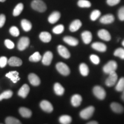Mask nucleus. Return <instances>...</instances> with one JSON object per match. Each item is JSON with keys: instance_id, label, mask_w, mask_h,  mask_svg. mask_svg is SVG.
Segmentation results:
<instances>
[{"instance_id": "26", "label": "nucleus", "mask_w": 124, "mask_h": 124, "mask_svg": "<svg viewBox=\"0 0 124 124\" xmlns=\"http://www.w3.org/2000/svg\"><path fill=\"white\" fill-rule=\"evenodd\" d=\"M60 18V13L59 12H54L49 15L48 18V22L51 24H55L56 22H58V20Z\"/></svg>"}, {"instance_id": "18", "label": "nucleus", "mask_w": 124, "mask_h": 124, "mask_svg": "<svg viewBox=\"0 0 124 124\" xmlns=\"http://www.w3.org/2000/svg\"><path fill=\"white\" fill-rule=\"evenodd\" d=\"M114 17L111 14L104 15L100 18V21L103 24H110L114 21Z\"/></svg>"}, {"instance_id": "49", "label": "nucleus", "mask_w": 124, "mask_h": 124, "mask_svg": "<svg viewBox=\"0 0 124 124\" xmlns=\"http://www.w3.org/2000/svg\"><path fill=\"white\" fill-rule=\"evenodd\" d=\"M5 1H6V0H0V2H5Z\"/></svg>"}, {"instance_id": "3", "label": "nucleus", "mask_w": 124, "mask_h": 124, "mask_svg": "<svg viewBox=\"0 0 124 124\" xmlns=\"http://www.w3.org/2000/svg\"><path fill=\"white\" fill-rule=\"evenodd\" d=\"M95 108L94 106H89L83 110H82L79 113V116L82 119L85 120H87L92 117V116L95 112Z\"/></svg>"}, {"instance_id": "31", "label": "nucleus", "mask_w": 124, "mask_h": 124, "mask_svg": "<svg viewBox=\"0 0 124 124\" xmlns=\"http://www.w3.org/2000/svg\"><path fill=\"white\" fill-rule=\"evenodd\" d=\"M23 9H24V5L22 3L18 4L16 6V7L14 9L13 12V15L14 16H18L21 14L23 12Z\"/></svg>"}, {"instance_id": "11", "label": "nucleus", "mask_w": 124, "mask_h": 124, "mask_svg": "<svg viewBox=\"0 0 124 124\" xmlns=\"http://www.w3.org/2000/svg\"><path fill=\"white\" fill-rule=\"evenodd\" d=\"M98 36L100 38V39L102 40H104L106 41H109L111 39V36L110 33L108 32L106 29H102L98 31L97 33Z\"/></svg>"}, {"instance_id": "8", "label": "nucleus", "mask_w": 124, "mask_h": 124, "mask_svg": "<svg viewBox=\"0 0 124 124\" xmlns=\"http://www.w3.org/2000/svg\"><path fill=\"white\" fill-rule=\"evenodd\" d=\"M30 40L28 37H22L17 43V48L20 51H24L29 46Z\"/></svg>"}, {"instance_id": "1", "label": "nucleus", "mask_w": 124, "mask_h": 124, "mask_svg": "<svg viewBox=\"0 0 124 124\" xmlns=\"http://www.w3.org/2000/svg\"><path fill=\"white\" fill-rule=\"evenodd\" d=\"M93 95L96 98L100 101L104 100L106 97V91L103 87L99 85H96L93 87L92 89Z\"/></svg>"}, {"instance_id": "33", "label": "nucleus", "mask_w": 124, "mask_h": 124, "mask_svg": "<svg viewBox=\"0 0 124 124\" xmlns=\"http://www.w3.org/2000/svg\"><path fill=\"white\" fill-rule=\"evenodd\" d=\"M12 95H13V92L12 90H9L5 91L0 94V101L2 100H5V99L10 98Z\"/></svg>"}, {"instance_id": "29", "label": "nucleus", "mask_w": 124, "mask_h": 124, "mask_svg": "<svg viewBox=\"0 0 124 124\" xmlns=\"http://www.w3.org/2000/svg\"><path fill=\"white\" fill-rule=\"evenodd\" d=\"M72 118L69 115H62L59 118V121L61 124H70L72 122Z\"/></svg>"}, {"instance_id": "40", "label": "nucleus", "mask_w": 124, "mask_h": 124, "mask_svg": "<svg viewBox=\"0 0 124 124\" xmlns=\"http://www.w3.org/2000/svg\"><path fill=\"white\" fill-rule=\"evenodd\" d=\"M9 32L11 34V35L15 37H17L20 35L19 29L15 26H13V27L10 28V29H9Z\"/></svg>"}, {"instance_id": "30", "label": "nucleus", "mask_w": 124, "mask_h": 124, "mask_svg": "<svg viewBox=\"0 0 124 124\" xmlns=\"http://www.w3.org/2000/svg\"><path fill=\"white\" fill-rule=\"evenodd\" d=\"M115 90L117 92H122L124 90V77L120 78L115 85Z\"/></svg>"}, {"instance_id": "9", "label": "nucleus", "mask_w": 124, "mask_h": 124, "mask_svg": "<svg viewBox=\"0 0 124 124\" xmlns=\"http://www.w3.org/2000/svg\"><path fill=\"white\" fill-rule=\"evenodd\" d=\"M40 106L41 109L46 113H51L54 110V107L52 103L48 101L43 100L42 101L40 102Z\"/></svg>"}, {"instance_id": "35", "label": "nucleus", "mask_w": 124, "mask_h": 124, "mask_svg": "<svg viewBox=\"0 0 124 124\" xmlns=\"http://www.w3.org/2000/svg\"><path fill=\"white\" fill-rule=\"evenodd\" d=\"M5 124H22L20 121L13 117H8L5 119Z\"/></svg>"}, {"instance_id": "21", "label": "nucleus", "mask_w": 124, "mask_h": 124, "mask_svg": "<svg viewBox=\"0 0 124 124\" xmlns=\"http://www.w3.org/2000/svg\"><path fill=\"white\" fill-rule=\"evenodd\" d=\"M79 72L82 77H87L90 72V70L89 66L85 63H82L79 66Z\"/></svg>"}, {"instance_id": "5", "label": "nucleus", "mask_w": 124, "mask_h": 124, "mask_svg": "<svg viewBox=\"0 0 124 124\" xmlns=\"http://www.w3.org/2000/svg\"><path fill=\"white\" fill-rule=\"evenodd\" d=\"M31 7L35 10L41 13L46 10V4L41 0H33L31 4Z\"/></svg>"}, {"instance_id": "23", "label": "nucleus", "mask_w": 124, "mask_h": 124, "mask_svg": "<svg viewBox=\"0 0 124 124\" xmlns=\"http://www.w3.org/2000/svg\"><path fill=\"white\" fill-rule=\"evenodd\" d=\"M54 92L57 95L62 96L64 94L65 89L62 85L60 83H55L54 85Z\"/></svg>"}, {"instance_id": "34", "label": "nucleus", "mask_w": 124, "mask_h": 124, "mask_svg": "<svg viewBox=\"0 0 124 124\" xmlns=\"http://www.w3.org/2000/svg\"><path fill=\"white\" fill-rule=\"evenodd\" d=\"M42 59L41 55L39 52H36L29 57V60L31 62H39Z\"/></svg>"}, {"instance_id": "20", "label": "nucleus", "mask_w": 124, "mask_h": 124, "mask_svg": "<svg viewBox=\"0 0 124 124\" xmlns=\"http://www.w3.org/2000/svg\"><path fill=\"white\" fill-rule=\"evenodd\" d=\"M63 41H64L66 44H69V46H75L78 45L79 41L77 39L74 38L72 36H67L64 37L63 38Z\"/></svg>"}, {"instance_id": "32", "label": "nucleus", "mask_w": 124, "mask_h": 124, "mask_svg": "<svg viewBox=\"0 0 124 124\" xmlns=\"http://www.w3.org/2000/svg\"><path fill=\"white\" fill-rule=\"evenodd\" d=\"M113 55L114 56L120 58L122 60H124V48H118L116 49L114 51Z\"/></svg>"}, {"instance_id": "17", "label": "nucleus", "mask_w": 124, "mask_h": 124, "mask_svg": "<svg viewBox=\"0 0 124 124\" xmlns=\"http://www.w3.org/2000/svg\"><path fill=\"white\" fill-rule=\"evenodd\" d=\"M29 91H30L29 86L27 84H24L18 90L17 93L18 95L23 98H25L28 95Z\"/></svg>"}, {"instance_id": "15", "label": "nucleus", "mask_w": 124, "mask_h": 124, "mask_svg": "<svg viewBox=\"0 0 124 124\" xmlns=\"http://www.w3.org/2000/svg\"><path fill=\"white\" fill-rule=\"evenodd\" d=\"M82 39L85 44H89L91 42L93 39V35L91 32L89 31H85L81 34Z\"/></svg>"}, {"instance_id": "10", "label": "nucleus", "mask_w": 124, "mask_h": 124, "mask_svg": "<svg viewBox=\"0 0 124 124\" xmlns=\"http://www.w3.org/2000/svg\"><path fill=\"white\" fill-rule=\"evenodd\" d=\"M57 49H58V52L59 55L61 56L62 58L66 59L70 58L71 57V54L66 46H62V45H59L57 47Z\"/></svg>"}, {"instance_id": "46", "label": "nucleus", "mask_w": 124, "mask_h": 124, "mask_svg": "<svg viewBox=\"0 0 124 124\" xmlns=\"http://www.w3.org/2000/svg\"><path fill=\"white\" fill-rule=\"evenodd\" d=\"M86 124H99V123L97 121L93 120V121H91L88 122L87 123H86Z\"/></svg>"}, {"instance_id": "42", "label": "nucleus", "mask_w": 124, "mask_h": 124, "mask_svg": "<svg viewBox=\"0 0 124 124\" xmlns=\"http://www.w3.org/2000/svg\"><path fill=\"white\" fill-rule=\"evenodd\" d=\"M118 17L120 21H124V7L120 8L118 12Z\"/></svg>"}, {"instance_id": "6", "label": "nucleus", "mask_w": 124, "mask_h": 124, "mask_svg": "<svg viewBox=\"0 0 124 124\" xmlns=\"http://www.w3.org/2000/svg\"><path fill=\"white\" fill-rule=\"evenodd\" d=\"M118 79V77L116 72H113V73L108 74V78L105 80V85L108 87L115 86Z\"/></svg>"}, {"instance_id": "25", "label": "nucleus", "mask_w": 124, "mask_h": 124, "mask_svg": "<svg viewBox=\"0 0 124 124\" xmlns=\"http://www.w3.org/2000/svg\"><path fill=\"white\" fill-rule=\"evenodd\" d=\"M20 114L23 117L26 118H29L31 117L32 115V112L30 109L25 107H21L18 110Z\"/></svg>"}, {"instance_id": "41", "label": "nucleus", "mask_w": 124, "mask_h": 124, "mask_svg": "<svg viewBox=\"0 0 124 124\" xmlns=\"http://www.w3.org/2000/svg\"><path fill=\"white\" fill-rule=\"evenodd\" d=\"M8 63V60L7 57L1 56L0 58V67L4 68L7 66Z\"/></svg>"}, {"instance_id": "22", "label": "nucleus", "mask_w": 124, "mask_h": 124, "mask_svg": "<svg viewBox=\"0 0 124 124\" xmlns=\"http://www.w3.org/2000/svg\"><path fill=\"white\" fill-rule=\"evenodd\" d=\"M9 66L12 67H20L23 64V61L21 59L16 56H12L9 59L8 63Z\"/></svg>"}, {"instance_id": "48", "label": "nucleus", "mask_w": 124, "mask_h": 124, "mask_svg": "<svg viewBox=\"0 0 124 124\" xmlns=\"http://www.w3.org/2000/svg\"><path fill=\"white\" fill-rule=\"evenodd\" d=\"M122 46H123L124 47V40H123V41H122Z\"/></svg>"}, {"instance_id": "13", "label": "nucleus", "mask_w": 124, "mask_h": 124, "mask_svg": "<svg viewBox=\"0 0 124 124\" xmlns=\"http://www.w3.org/2000/svg\"><path fill=\"white\" fill-rule=\"evenodd\" d=\"M42 63L45 66H49L52 63L53 59V54L51 51H46L43 55L42 59Z\"/></svg>"}, {"instance_id": "47", "label": "nucleus", "mask_w": 124, "mask_h": 124, "mask_svg": "<svg viewBox=\"0 0 124 124\" xmlns=\"http://www.w3.org/2000/svg\"><path fill=\"white\" fill-rule=\"evenodd\" d=\"M121 93L122 94H121V98L122 101L124 102V90L122 91Z\"/></svg>"}, {"instance_id": "39", "label": "nucleus", "mask_w": 124, "mask_h": 124, "mask_svg": "<svg viewBox=\"0 0 124 124\" xmlns=\"http://www.w3.org/2000/svg\"><path fill=\"white\" fill-rule=\"evenodd\" d=\"M78 5L80 8H90L91 4V2L87 0H79L78 2Z\"/></svg>"}, {"instance_id": "2", "label": "nucleus", "mask_w": 124, "mask_h": 124, "mask_svg": "<svg viewBox=\"0 0 124 124\" xmlns=\"http://www.w3.org/2000/svg\"><path fill=\"white\" fill-rule=\"evenodd\" d=\"M118 68V64L115 60H110L108 61L102 67V71L106 74H108L116 72Z\"/></svg>"}, {"instance_id": "37", "label": "nucleus", "mask_w": 124, "mask_h": 124, "mask_svg": "<svg viewBox=\"0 0 124 124\" xmlns=\"http://www.w3.org/2000/svg\"><path fill=\"white\" fill-rule=\"evenodd\" d=\"M90 60L93 64L98 65L100 63V58L98 56L95 54H91L90 55Z\"/></svg>"}, {"instance_id": "45", "label": "nucleus", "mask_w": 124, "mask_h": 124, "mask_svg": "<svg viewBox=\"0 0 124 124\" xmlns=\"http://www.w3.org/2000/svg\"><path fill=\"white\" fill-rule=\"evenodd\" d=\"M6 21V17L3 14H1L0 15V28H2L3 26L4 25Z\"/></svg>"}, {"instance_id": "19", "label": "nucleus", "mask_w": 124, "mask_h": 124, "mask_svg": "<svg viewBox=\"0 0 124 124\" xmlns=\"http://www.w3.org/2000/svg\"><path fill=\"white\" fill-rule=\"evenodd\" d=\"M5 76L6 77L10 79L13 83H16L20 79V78L19 77V73L16 71L9 72L8 73L6 74Z\"/></svg>"}, {"instance_id": "24", "label": "nucleus", "mask_w": 124, "mask_h": 124, "mask_svg": "<svg viewBox=\"0 0 124 124\" xmlns=\"http://www.w3.org/2000/svg\"><path fill=\"white\" fill-rule=\"evenodd\" d=\"M82 22L79 20H75L70 25V31L72 32H75L80 29L82 27Z\"/></svg>"}, {"instance_id": "36", "label": "nucleus", "mask_w": 124, "mask_h": 124, "mask_svg": "<svg viewBox=\"0 0 124 124\" xmlns=\"http://www.w3.org/2000/svg\"><path fill=\"white\" fill-rule=\"evenodd\" d=\"M64 27L63 25L59 24L58 25H56L55 27L52 29V32L55 34H57V35H59L61 34L64 32Z\"/></svg>"}, {"instance_id": "50", "label": "nucleus", "mask_w": 124, "mask_h": 124, "mask_svg": "<svg viewBox=\"0 0 124 124\" xmlns=\"http://www.w3.org/2000/svg\"></svg>"}, {"instance_id": "12", "label": "nucleus", "mask_w": 124, "mask_h": 124, "mask_svg": "<svg viewBox=\"0 0 124 124\" xmlns=\"http://www.w3.org/2000/svg\"><path fill=\"white\" fill-rule=\"evenodd\" d=\"M83 98L80 94H74L71 98V103L72 106L75 108H78L81 105Z\"/></svg>"}, {"instance_id": "16", "label": "nucleus", "mask_w": 124, "mask_h": 124, "mask_svg": "<svg viewBox=\"0 0 124 124\" xmlns=\"http://www.w3.org/2000/svg\"><path fill=\"white\" fill-rule=\"evenodd\" d=\"M28 80L31 84L33 85L34 86H39L40 83H41L39 77L36 74L33 73H31L29 74Z\"/></svg>"}, {"instance_id": "43", "label": "nucleus", "mask_w": 124, "mask_h": 124, "mask_svg": "<svg viewBox=\"0 0 124 124\" xmlns=\"http://www.w3.org/2000/svg\"><path fill=\"white\" fill-rule=\"evenodd\" d=\"M4 43H5V46H7L8 49H12L15 48V44H14V43L13 41H12L11 40L9 39L5 40Z\"/></svg>"}, {"instance_id": "7", "label": "nucleus", "mask_w": 124, "mask_h": 124, "mask_svg": "<svg viewBox=\"0 0 124 124\" xmlns=\"http://www.w3.org/2000/svg\"><path fill=\"white\" fill-rule=\"evenodd\" d=\"M110 108L113 112L120 114L124 112V107L117 102H113L110 105Z\"/></svg>"}, {"instance_id": "4", "label": "nucleus", "mask_w": 124, "mask_h": 124, "mask_svg": "<svg viewBox=\"0 0 124 124\" xmlns=\"http://www.w3.org/2000/svg\"><path fill=\"white\" fill-rule=\"evenodd\" d=\"M56 69L59 73H60L62 75L65 76V77L70 74L71 71L69 67L63 62H59L57 63L56 64Z\"/></svg>"}, {"instance_id": "28", "label": "nucleus", "mask_w": 124, "mask_h": 124, "mask_svg": "<svg viewBox=\"0 0 124 124\" xmlns=\"http://www.w3.org/2000/svg\"><path fill=\"white\" fill-rule=\"evenodd\" d=\"M21 27L23 28V30L25 32H29L31 30L32 28V25L30 21L28 20L23 19L21 20Z\"/></svg>"}, {"instance_id": "44", "label": "nucleus", "mask_w": 124, "mask_h": 124, "mask_svg": "<svg viewBox=\"0 0 124 124\" xmlns=\"http://www.w3.org/2000/svg\"><path fill=\"white\" fill-rule=\"evenodd\" d=\"M121 0H106V2L109 6H115L120 2Z\"/></svg>"}, {"instance_id": "14", "label": "nucleus", "mask_w": 124, "mask_h": 124, "mask_svg": "<svg viewBox=\"0 0 124 124\" xmlns=\"http://www.w3.org/2000/svg\"><path fill=\"white\" fill-rule=\"evenodd\" d=\"M91 47L94 50L100 52H105L107 50V46L104 43L101 42H94L91 45Z\"/></svg>"}, {"instance_id": "27", "label": "nucleus", "mask_w": 124, "mask_h": 124, "mask_svg": "<svg viewBox=\"0 0 124 124\" xmlns=\"http://www.w3.org/2000/svg\"><path fill=\"white\" fill-rule=\"evenodd\" d=\"M40 39L44 43H49L52 39V36L48 32H41L39 35Z\"/></svg>"}, {"instance_id": "38", "label": "nucleus", "mask_w": 124, "mask_h": 124, "mask_svg": "<svg viewBox=\"0 0 124 124\" xmlns=\"http://www.w3.org/2000/svg\"><path fill=\"white\" fill-rule=\"evenodd\" d=\"M101 13L99 10H94L91 12L90 15V19L91 21H95L100 17Z\"/></svg>"}]
</instances>
